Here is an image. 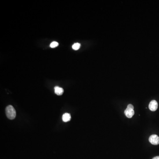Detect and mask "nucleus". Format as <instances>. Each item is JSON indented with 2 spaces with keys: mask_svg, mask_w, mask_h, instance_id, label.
<instances>
[{
  "mask_svg": "<svg viewBox=\"0 0 159 159\" xmlns=\"http://www.w3.org/2000/svg\"><path fill=\"white\" fill-rule=\"evenodd\" d=\"M5 113L7 118L10 120H13L16 118V110L12 105H9L6 108Z\"/></svg>",
  "mask_w": 159,
  "mask_h": 159,
  "instance_id": "obj_1",
  "label": "nucleus"
},
{
  "mask_svg": "<svg viewBox=\"0 0 159 159\" xmlns=\"http://www.w3.org/2000/svg\"><path fill=\"white\" fill-rule=\"evenodd\" d=\"M149 141L152 145H158L159 144V137L157 135H152L149 138Z\"/></svg>",
  "mask_w": 159,
  "mask_h": 159,
  "instance_id": "obj_2",
  "label": "nucleus"
},
{
  "mask_svg": "<svg viewBox=\"0 0 159 159\" xmlns=\"http://www.w3.org/2000/svg\"><path fill=\"white\" fill-rule=\"evenodd\" d=\"M158 103L155 100H152L149 104V108L152 111H155L158 108Z\"/></svg>",
  "mask_w": 159,
  "mask_h": 159,
  "instance_id": "obj_3",
  "label": "nucleus"
},
{
  "mask_svg": "<svg viewBox=\"0 0 159 159\" xmlns=\"http://www.w3.org/2000/svg\"><path fill=\"white\" fill-rule=\"evenodd\" d=\"M124 113L125 116L128 118H132L134 114V109L128 108V107H127V108L125 110Z\"/></svg>",
  "mask_w": 159,
  "mask_h": 159,
  "instance_id": "obj_4",
  "label": "nucleus"
},
{
  "mask_svg": "<svg viewBox=\"0 0 159 159\" xmlns=\"http://www.w3.org/2000/svg\"><path fill=\"white\" fill-rule=\"evenodd\" d=\"M54 93L57 95H62L64 93L63 88L58 87V86H56L54 87Z\"/></svg>",
  "mask_w": 159,
  "mask_h": 159,
  "instance_id": "obj_5",
  "label": "nucleus"
},
{
  "mask_svg": "<svg viewBox=\"0 0 159 159\" xmlns=\"http://www.w3.org/2000/svg\"><path fill=\"white\" fill-rule=\"evenodd\" d=\"M71 115H70V114L68 113L64 114L63 115L62 117L63 121L64 122H65V123H66V122L70 121L71 120Z\"/></svg>",
  "mask_w": 159,
  "mask_h": 159,
  "instance_id": "obj_6",
  "label": "nucleus"
},
{
  "mask_svg": "<svg viewBox=\"0 0 159 159\" xmlns=\"http://www.w3.org/2000/svg\"><path fill=\"white\" fill-rule=\"evenodd\" d=\"M81 47V44H80L79 43H75L72 46V48L74 50H78Z\"/></svg>",
  "mask_w": 159,
  "mask_h": 159,
  "instance_id": "obj_7",
  "label": "nucleus"
},
{
  "mask_svg": "<svg viewBox=\"0 0 159 159\" xmlns=\"http://www.w3.org/2000/svg\"><path fill=\"white\" fill-rule=\"evenodd\" d=\"M58 45H59V44H58V42H57L54 41L53 42H52L51 43L50 46L51 48H55L57 47L58 46Z\"/></svg>",
  "mask_w": 159,
  "mask_h": 159,
  "instance_id": "obj_8",
  "label": "nucleus"
},
{
  "mask_svg": "<svg viewBox=\"0 0 159 159\" xmlns=\"http://www.w3.org/2000/svg\"><path fill=\"white\" fill-rule=\"evenodd\" d=\"M153 159H159V156H156V157H154Z\"/></svg>",
  "mask_w": 159,
  "mask_h": 159,
  "instance_id": "obj_9",
  "label": "nucleus"
}]
</instances>
